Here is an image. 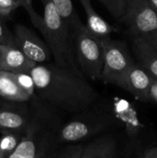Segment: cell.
I'll return each mask as SVG.
<instances>
[{
  "mask_svg": "<svg viewBox=\"0 0 157 158\" xmlns=\"http://www.w3.org/2000/svg\"><path fill=\"white\" fill-rule=\"evenodd\" d=\"M38 99L49 106L71 113H80L93 106L97 91L81 73L56 63L36 64L29 72Z\"/></svg>",
  "mask_w": 157,
  "mask_h": 158,
  "instance_id": "cell-1",
  "label": "cell"
},
{
  "mask_svg": "<svg viewBox=\"0 0 157 158\" xmlns=\"http://www.w3.org/2000/svg\"><path fill=\"white\" fill-rule=\"evenodd\" d=\"M33 119L14 152L7 158H44L57 146L56 130L49 125L48 105L40 99L31 102Z\"/></svg>",
  "mask_w": 157,
  "mask_h": 158,
  "instance_id": "cell-2",
  "label": "cell"
},
{
  "mask_svg": "<svg viewBox=\"0 0 157 158\" xmlns=\"http://www.w3.org/2000/svg\"><path fill=\"white\" fill-rule=\"evenodd\" d=\"M43 6V30L54 63L60 67L81 73L73 53L72 31L65 20L59 16L50 0H41Z\"/></svg>",
  "mask_w": 157,
  "mask_h": 158,
  "instance_id": "cell-3",
  "label": "cell"
},
{
  "mask_svg": "<svg viewBox=\"0 0 157 158\" xmlns=\"http://www.w3.org/2000/svg\"><path fill=\"white\" fill-rule=\"evenodd\" d=\"M93 106L74 114L75 117L56 129V139L58 144L80 143L81 141L102 134L114 123L113 117Z\"/></svg>",
  "mask_w": 157,
  "mask_h": 158,
  "instance_id": "cell-4",
  "label": "cell"
},
{
  "mask_svg": "<svg viewBox=\"0 0 157 158\" xmlns=\"http://www.w3.org/2000/svg\"><path fill=\"white\" fill-rule=\"evenodd\" d=\"M73 53L81 74L89 80L100 81L104 65V49L100 39L81 23L72 31Z\"/></svg>",
  "mask_w": 157,
  "mask_h": 158,
  "instance_id": "cell-5",
  "label": "cell"
},
{
  "mask_svg": "<svg viewBox=\"0 0 157 158\" xmlns=\"http://www.w3.org/2000/svg\"><path fill=\"white\" fill-rule=\"evenodd\" d=\"M100 42L104 49V65L100 81L120 88L134 61L123 42L115 41L110 36L100 39Z\"/></svg>",
  "mask_w": 157,
  "mask_h": 158,
  "instance_id": "cell-6",
  "label": "cell"
},
{
  "mask_svg": "<svg viewBox=\"0 0 157 158\" xmlns=\"http://www.w3.org/2000/svg\"><path fill=\"white\" fill-rule=\"evenodd\" d=\"M121 20L132 37H139L157 49V13L147 0H129Z\"/></svg>",
  "mask_w": 157,
  "mask_h": 158,
  "instance_id": "cell-7",
  "label": "cell"
},
{
  "mask_svg": "<svg viewBox=\"0 0 157 158\" xmlns=\"http://www.w3.org/2000/svg\"><path fill=\"white\" fill-rule=\"evenodd\" d=\"M31 103H18L0 98V133L25 132L33 119Z\"/></svg>",
  "mask_w": 157,
  "mask_h": 158,
  "instance_id": "cell-8",
  "label": "cell"
},
{
  "mask_svg": "<svg viewBox=\"0 0 157 158\" xmlns=\"http://www.w3.org/2000/svg\"><path fill=\"white\" fill-rule=\"evenodd\" d=\"M14 45L35 64L49 63L52 55L46 43L36 33L22 24H17L13 30Z\"/></svg>",
  "mask_w": 157,
  "mask_h": 158,
  "instance_id": "cell-9",
  "label": "cell"
},
{
  "mask_svg": "<svg viewBox=\"0 0 157 158\" xmlns=\"http://www.w3.org/2000/svg\"><path fill=\"white\" fill-rule=\"evenodd\" d=\"M155 80L146 69L134 63L128 71L120 88L129 92L136 99L147 102L150 101V90Z\"/></svg>",
  "mask_w": 157,
  "mask_h": 158,
  "instance_id": "cell-10",
  "label": "cell"
},
{
  "mask_svg": "<svg viewBox=\"0 0 157 158\" xmlns=\"http://www.w3.org/2000/svg\"><path fill=\"white\" fill-rule=\"evenodd\" d=\"M35 65L14 44H0V71L29 73Z\"/></svg>",
  "mask_w": 157,
  "mask_h": 158,
  "instance_id": "cell-11",
  "label": "cell"
},
{
  "mask_svg": "<svg viewBox=\"0 0 157 158\" xmlns=\"http://www.w3.org/2000/svg\"><path fill=\"white\" fill-rule=\"evenodd\" d=\"M117 141L110 134H100L86 143L80 158H116Z\"/></svg>",
  "mask_w": 157,
  "mask_h": 158,
  "instance_id": "cell-12",
  "label": "cell"
},
{
  "mask_svg": "<svg viewBox=\"0 0 157 158\" xmlns=\"http://www.w3.org/2000/svg\"><path fill=\"white\" fill-rule=\"evenodd\" d=\"M86 14V27L95 37L102 39L109 37L118 30L104 19L93 8L92 0H79Z\"/></svg>",
  "mask_w": 157,
  "mask_h": 158,
  "instance_id": "cell-13",
  "label": "cell"
},
{
  "mask_svg": "<svg viewBox=\"0 0 157 158\" xmlns=\"http://www.w3.org/2000/svg\"><path fill=\"white\" fill-rule=\"evenodd\" d=\"M0 98L18 103H31V97L21 88L16 74L0 71Z\"/></svg>",
  "mask_w": 157,
  "mask_h": 158,
  "instance_id": "cell-14",
  "label": "cell"
},
{
  "mask_svg": "<svg viewBox=\"0 0 157 158\" xmlns=\"http://www.w3.org/2000/svg\"><path fill=\"white\" fill-rule=\"evenodd\" d=\"M132 48L138 64L157 80V49L139 37H132Z\"/></svg>",
  "mask_w": 157,
  "mask_h": 158,
  "instance_id": "cell-15",
  "label": "cell"
},
{
  "mask_svg": "<svg viewBox=\"0 0 157 158\" xmlns=\"http://www.w3.org/2000/svg\"><path fill=\"white\" fill-rule=\"evenodd\" d=\"M54 7L59 14V16L65 20L69 27L70 31H73L81 22L78 16L75 7L71 0H50Z\"/></svg>",
  "mask_w": 157,
  "mask_h": 158,
  "instance_id": "cell-16",
  "label": "cell"
},
{
  "mask_svg": "<svg viewBox=\"0 0 157 158\" xmlns=\"http://www.w3.org/2000/svg\"><path fill=\"white\" fill-rule=\"evenodd\" d=\"M24 132H2L0 137V158H7L16 149Z\"/></svg>",
  "mask_w": 157,
  "mask_h": 158,
  "instance_id": "cell-17",
  "label": "cell"
},
{
  "mask_svg": "<svg viewBox=\"0 0 157 158\" xmlns=\"http://www.w3.org/2000/svg\"><path fill=\"white\" fill-rule=\"evenodd\" d=\"M83 144L69 143L61 147H56L44 158H80Z\"/></svg>",
  "mask_w": 157,
  "mask_h": 158,
  "instance_id": "cell-18",
  "label": "cell"
},
{
  "mask_svg": "<svg viewBox=\"0 0 157 158\" xmlns=\"http://www.w3.org/2000/svg\"><path fill=\"white\" fill-rule=\"evenodd\" d=\"M107 10L118 19L121 20L126 13L129 0H99Z\"/></svg>",
  "mask_w": 157,
  "mask_h": 158,
  "instance_id": "cell-19",
  "label": "cell"
},
{
  "mask_svg": "<svg viewBox=\"0 0 157 158\" xmlns=\"http://www.w3.org/2000/svg\"><path fill=\"white\" fill-rule=\"evenodd\" d=\"M20 2V7H23L31 19V22L33 24V26L39 30L41 32H43V17L38 15V13L35 11L34 7H33V2L32 0H19Z\"/></svg>",
  "mask_w": 157,
  "mask_h": 158,
  "instance_id": "cell-20",
  "label": "cell"
},
{
  "mask_svg": "<svg viewBox=\"0 0 157 158\" xmlns=\"http://www.w3.org/2000/svg\"><path fill=\"white\" fill-rule=\"evenodd\" d=\"M16 77H17V80H18L19 85L21 86V88L31 97L32 101L38 99V97L36 96V94H35L34 83H33L32 78L30 75V73L16 74Z\"/></svg>",
  "mask_w": 157,
  "mask_h": 158,
  "instance_id": "cell-21",
  "label": "cell"
},
{
  "mask_svg": "<svg viewBox=\"0 0 157 158\" xmlns=\"http://www.w3.org/2000/svg\"><path fill=\"white\" fill-rule=\"evenodd\" d=\"M20 7L19 0H0V16L7 19L10 14Z\"/></svg>",
  "mask_w": 157,
  "mask_h": 158,
  "instance_id": "cell-22",
  "label": "cell"
},
{
  "mask_svg": "<svg viewBox=\"0 0 157 158\" xmlns=\"http://www.w3.org/2000/svg\"><path fill=\"white\" fill-rule=\"evenodd\" d=\"M6 20L5 18L0 16V44H14L13 32L6 26Z\"/></svg>",
  "mask_w": 157,
  "mask_h": 158,
  "instance_id": "cell-23",
  "label": "cell"
},
{
  "mask_svg": "<svg viewBox=\"0 0 157 158\" xmlns=\"http://www.w3.org/2000/svg\"><path fill=\"white\" fill-rule=\"evenodd\" d=\"M150 101L157 102V80L155 79L150 90Z\"/></svg>",
  "mask_w": 157,
  "mask_h": 158,
  "instance_id": "cell-24",
  "label": "cell"
},
{
  "mask_svg": "<svg viewBox=\"0 0 157 158\" xmlns=\"http://www.w3.org/2000/svg\"><path fill=\"white\" fill-rule=\"evenodd\" d=\"M143 158H157V147L151 148L147 150L144 154Z\"/></svg>",
  "mask_w": 157,
  "mask_h": 158,
  "instance_id": "cell-25",
  "label": "cell"
},
{
  "mask_svg": "<svg viewBox=\"0 0 157 158\" xmlns=\"http://www.w3.org/2000/svg\"><path fill=\"white\" fill-rule=\"evenodd\" d=\"M148 3L152 6V7L156 11L157 13V0H147Z\"/></svg>",
  "mask_w": 157,
  "mask_h": 158,
  "instance_id": "cell-26",
  "label": "cell"
}]
</instances>
